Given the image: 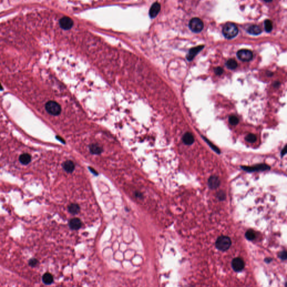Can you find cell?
Returning <instances> with one entry per match:
<instances>
[{"mask_svg": "<svg viewBox=\"0 0 287 287\" xmlns=\"http://www.w3.org/2000/svg\"><path fill=\"white\" fill-rule=\"evenodd\" d=\"M42 280L45 284L49 285L53 282V277L50 273H45L42 277Z\"/></svg>", "mask_w": 287, "mask_h": 287, "instance_id": "obj_18", "label": "cell"}, {"mask_svg": "<svg viewBox=\"0 0 287 287\" xmlns=\"http://www.w3.org/2000/svg\"><path fill=\"white\" fill-rule=\"evenodd\" d=\"M63 168L65 171L68 173H71L75 169L74 163L71 160H67L63 164Z\"/></svg>", "mask_w": 287, "mask_h": 287, "instance_id": "obj_14", "label": "cell"}, {"mask_svg": "<svg viewBox=\"0 0 287 287\" xmlns=\"http://www.w3.org/2000/svg\"><path fill=\"white\" fill-rule=\"evenodd\" d=\"M241 168L243 169L244 171H247L248 172H253L255 171H263L266 170H269L270 169V167L265 164H260L256 165L254 167L242 166Z\"/></svg>", "mask_w": 287, "mask_h": 287, "instance_id": "obj_6", "label": "cell"}, {"mask_svg": "<svg viewBox=\"0 0 287 287\" xmlns=\"http://www.w3.org/2000/svg\"><path fill=\"white\" fill-rule=\"evenodd\" d=\"M278 256L279 257V258L282 260H287V251L286 250H284L282 252H280L279 255H278Z\"/></svg>", "mask_w": 287, "mask_h": 287, "instance_id": "obj_27", "label": "cell"}, {"mask_svg": "<svg viewBox=\"0 0 287 287\" xmlns=\"http://www.w3.org/2000/svg\"><path fill=\"white\" fill-rule=\"evenodd\" d=\"M45 110L51 115L57 116L61 112V106L55 101L50 100L48 102L45 106Z\"/></svg>", "mask_w": 287, "mask_h": 287, "instance_id": "obj_3", "label": "cell"}, {"mask_svg": "<svg viewBox=\"0 0 287 287\" xmlns=\"http://www.w3.org/2000/svg\"><path fill=\"white\" fill-rule=\"evenodd\" d=\"M286 149H287V146H285L284 148H283V149L281 152V156H283L284 155L287 153V150H286Z\"/></svg>", "mask_w": 287, "mask_h": 287, "instance_id": "obj_30", "label": "cell"}, {"mask_svg": "<svg viewBox=\"0 0 287 287\" xmlns=\"http://www.w3.org/2000/svg\"><path fill=\"white\" fill-rule=\"evenodd\" d=\"M160 10V5L158 2H155L151 6L149 10V15L151 18H155Z\"/></svg>", "mask_w": 287, "mask_h": 287, "instance_id": "obj_11", "label": "cell"}, {"mask_svg": "<svg viewBox=\"0 0 287 287\" xmlns=\"http://www.w3.org/2000/svg\"><path fill=\"white\" fill-rule=\"evenodd\" d=\"M68 210L70 213L75 215L79 213L80 210V208L77 204H71L68 208Z\"/></svg>", "mask_w": 287, "mask_h": 287, "instance_id": "obj_22", "label": "cell"}, {"mask_svg": "<svg viewBox=\"0 0 287 287\" xmlns=\"http://www.w3.org/2000/svg\"><path fill=\"white\" fill-rule=\"evenodd\" d=\"M183 142L187 145H191L194 142V137L192 134L190 133H185L182 137Z\"/></svg>", "mask_w": 287, "mask_h": 287, "instance_id": "obj_13", "label": "cell"}, {"mask_svg": "<svg viewBox=\"0 0 287 287\" xmlns=\"http://www.w3.org/2000/svg\"><path fill=\"white\" fill-rule=\"evenodd\" d=\"M229 123H230L231 125H233V126H236V125H237L238 123L239 120H238V118L236 116H231L229 118Z\"/></svg>", "mask_w": 287, "mask_h": 287, "instance_id": "obj_25", "label": "cell"}, {"mask_svg": "<svg viewBox=\"0 0 287 287\" xmlns=\"http://www.w3.org/2000/svg\"><path fill=\"white\" fill-rule=\"evenodd\" d=\"M256 139H257V137H256V135L253 133H250L245 137V140L247 142L251 143H255L256 141Z\"/></svg>", "mask_w": 287, "mask_h": 287, "instance_id": "obj_24", "label": "cell"}, {"mask_svg": "<svg viewBox=\"0 0 287 287\" xmlns=\"http://www.w3.org/2000/svg\"><path fill=\"white\" fill-rule=\"evenodd\" d=\"M90 152L93 154L98 155L101 154L103 152L102 148L97 144H93L89 147Z\"/></svg>", "mask_w": 287, "mask_h": 287, "instance_id": "obj_15", "label": "cell"}, {"mask_svg": "<svg viewBox=\"0 0 287 287\" xmlns=\"http://www.w3.org/2000/svg\"><path fill=\"white\" fill-rule=\"evenodd\" d=\"M217 197L219 200L223 201L225 199V197H226L225 193L223 191H220L218 192L217 195Z\"/></svg>", "mask_w": 287, "mask_h": 287, "instance_id": "obj_26", "label": "cell"}, {"mask_svg": "<svg viewBox=\"0 0 287 287\" xmlns=\"http://www.w3.org/2000/svg\"><path fill=\"white\" fill-rule=\"evenodd\" d=\"M247 32L250 34L257 35L261 33V29L259 26L256 25H253L250 26L247 30Z\"/></svg>", "mask_w": 287, "mask_h": 287, "instance_id": "obj_16", "label": "cell"}, {"mask_svg": "<svg viewBox=\"0 0 287 287\" xmlns=\"http://www.w3.org/2000/svg\"><path fill=\"white\" fill-rule=\"evenodd\" d=\"M244 262L240 257H236L233 259L232 261V267L233 270L236 272L241 271L244 268Z\"/></svg>", "mask_w": 287, "mask_h": 287, "instance_id": "obj_7", "label": "cell"}, {"mask_svg": "<svg viewBox=\"0 0 287 287\" xmlns=\"http://www.w3.org/2000/svg\"><path fill=\"white\" fill-rule=\"evenodd\" d=\"M279 84H280V83H279V82L276 81V82H275V83H274V87H275V88H277V87H279Z\"/></svg>", "mask_w": 287, "mask_h": 287, "instance_id": "obj_32", "label": "cell"}, {"mask_svg": "<svg viewBox=\"0 0 287 287\" xmlns=\"http://www.w3.org/2000/svg\"><path fill=\"white\" fill-rule=\"evenodd\" d=\"M238 66L237 62L233 59H230L226 62V66L228 68L231 70H234Z\"/></svg>", "mask_w": 287, "mask_h": 287, "instance_id": "obj_20", "label": "cell"}, {"mask_svg": "<svg viewBox=\"0 0 287 287\" xmlns=\"http://www.w3.org/2000/svg\"><path fill=\"white\" fill-rule=\"evenodd\" d=\"M31 156L27 153H24L19 156V162L23 165H27L31 162Z\"/></svg>", "mask_w": 287, "mask_h": 287, "instance_id": "obj_17", "label": "cell"}, {"mask_svg": "<svg viewBox=\"0 0 287 287\" xmlns=\"http://www.w3.org/2000/svg\"><path fill=\"white\" fill-rule=\"evenodd\" d=\"M232 245V241L231 238L226 236H221L219 237L216 242V248L221 251H227Z\"/></svg>", "mask_w": 287, "mask_h": 287, "instance_id": "obj_1", "label": "cell"}, {"mask_svg": "<svg viewBox=\"0 0 287 287\" xmlns=\"http://www.w3.org/2000/svg\"><path fill=\"white\" fill-rule=\"evenodd\" d=\"M38 260L36 259H30V261H29V265L32 267H35L38 264Z\"/></svg>", "mask_w": 287, "mask_h": 287, "instance_id": "obj_28", "label": "cell"}, {"mask_svg": "<svg viewBox=\"0 0 287 287\" xmlns=\"http://www.w3.org/2000/svg\"><path fill=\"white\" fill-rule=\"evenodd\" d=\"M202 138L204 139V140L205 141V142H206V143L208 144L209 145V146H210V148H211V149H213V150L215 152H216V153H217V154H221V151H220V150L218 149V148H217L215 145H214L212 143H211V141H210L209 140H208L206 138L204 137V136H202Z\"/></svg>", "mask_w": 287, "mask_h": 287, "instance_id": "obj_21", "label": "cell"}, {"mask_svg": "<svg viewBox=\"0 0 287 287\" xmlns=\"http://www.w3.org/2000/svg\"><path fill=\"white\" fill-rule=\"evenodd\" d=\"M245 237L248 241H253L256 238V233L252 229H248L245 233Z\"/></svg>", "mask_w": 287, "mask_h": 287, "instance_id": "obj_19", "label": "cell"}, {"mask_svg": "<svg viewBox=\"0 0 287 287\" xmlns=\"http://www.w3.org/2000/svg\"><path fill=\"white\" fill-rule=\"evenodd\" d=\"M74 25L72 19L68 16H64L60 20V25L64 30L70 29Z\"/></svg>", "mask_w": 287, "mask_h": 287, "instance_id": "obj_8", "label": "cell"}, {"mask_svg": "<svg viewBox=\"0 0 287 287\" xmlns=\"http://www.w3.org/2000/svg\"><path fill=\"white\" fill-rule=\"evenodd\" d=\"M264 26H265V29L266 32L269 33L270 32L273 28V22L270 20H266L264 22Z\"/></svg>", "mask_w": 287, "mask_h": 287, "instance_id": "obj_23", "label": "cell"}, {"mask_svg": "<svg viewBox=\"0 0 287 287\" xmlns=\"http://www.w3.org/2000/svg\"><path fill=\"white\" fill-rule=\"evenodd\" d=\"M264 1L266 2H271L273 0H264Z\"/></svg>", "mask_w": 287, "mask_h": 287, "instance_id": "obj_33", "label": "cell"}, {"mask_svg": "<svg viewBox=\"0 0 287 287\" xmlns=\"http://www.w3.org/2000/svg\"><path fill=\"white\" fill-rule=\"evenodd\" d=\"M238 33L237 26L231 22H228L225 24L223 28V34L227 39H232L236 37Z\"/></svg>", "mask_w": 287, "mask_h": 287, "instance_id": "obj_2", "label": "cell"}, {"mask_svg": "<svg viewBox=\"0 0 287 287\" xmlns=\"http://www.w3.org/2000/svg\"><path fill=\"white\" fill-rule=\"evenodd\" d=\"M214 72L216 75H221L223 73V69L221 67H218L215 68Z\"/></svg>", "mask_w": 287, "mask_h": 287, "instance_id": "obj_29", "label": "cell"}, {"mask_svg": "<svg viewBox=\"0 0 287 287\" xmlns=\"http://www.w3.org/2000/svg\"><path fill=\"white\" fill-rule=\"evenodd\" d=\"M204 45H199L194 48H192L188 52L187 55L186 56L187 60L189 61H192L194 57L199 53V52L204 48Z\"/></svg>", "mask_w": 287, "mask_h": 287, "instance_id": "obj_9", "label": "cell"}, {"mask_svg": "<svg viewBox=\"0 0 287 287\" xmlns=\"http://www.w3.org/2000/svg\"><path fill=\"white\" fill-rule=\"evenodd\" d=\"M220 179L216 176H211L208 180V186L211 190H214L220 186Z\"/></svg>", "mask_w": 287, "mask_h": 287, "instance_id": "obj_10", "label": "cell"}, {"mask_svg": "<svg viewBox=\"0 0 287 287\" xmlns=\"http://www.w3.org/2000/svg\"><path fill=\"white\" fill-rule=\"evenodd\" d=\"M272 260H272L271 259H270V258H269H269L266 259L265 261L266 262V263H270Z\"/></svg>", "mask_w": 287, "mask_h": 287, "instance_id": "obj_31", "label": "cell"}, {"mask_svg": "<svg viewBox=\"0 0 287 287\" xmlns=\"http://www.w3.org/2000/svg\"><path fill=\"white\" fill-rule=\"evenodd\" d=\"M69 225L71 229L77 230L81 227L82 223L80 219H79L77 218H75L70 220Z\"/></svg>", "mask_w": 287, "mask_h": 287, "instance_id": "obj_12", "label": "cell"}, {"mask_svg": "<svg viewBox=\"0 0 287 287\" xmlns=\"http://www.w3.org/2000/svg\"><path fill=\"white\" fill-rule=\"evenodd\" d=\"M189 27L193 32L199 33L204 28V23L198 18H194L190 22Z\"/></svg>", "mask_w": 287, "mask_h": 287, "instance_id": "obj_4", "label": "cell"}, {"mask_svg": "<svg viewBox=\"0 0 287 287\" xmlns=\"http://www.w3.org/2000/svg\"><path fill=\"white\" fill-rule=\"evenodd\" d=\"M237 57L243 62H248L253 58L252 52L248 49H241L237 53Z\"/></svg>", "mask_w": 287, "mask_h": 287, "instance_id": "obj_5", "label": "cell"}]
</instances>
